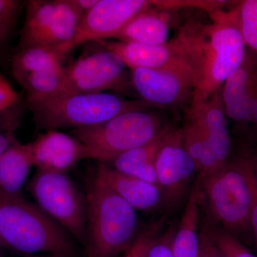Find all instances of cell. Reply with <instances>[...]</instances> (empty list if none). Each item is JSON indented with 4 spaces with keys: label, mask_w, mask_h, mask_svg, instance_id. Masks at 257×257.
Returning a JSON list of instances; mask_svg holds the SVG:
<instances>
[{
    "label": "cell",
    "mask_w": 257,
    "mask_h": 257,
    "mask_svg": "<svg viewBox=\"0 0 257 257\" xmlns=\"http://www.w3.org/2000/svg\"><path fill=\"white\" fill-rule=\"evenodd\" d=\"M212 22L189 25L199 60V81L192 104L208 100L242 63L246 48L240 31L237 6L211 13Z\"/></svg>",
    "instance_id": "6da1fadb"
},
{
    "label": "cell",
    "mask_w": 257,
    "mask_h": 257,
    "mask_svg": "<svg viewBox=\"0 0 257 257\" xmlns=\"http://www.w3.org/2000/svg\"><path fill=\"white\" fill-rule=\"evenodd\" d=\"M87 257H116L138 239L137 211L94 174L86 185Z\"/></svg>",
    "instance_id": "7a4b0ae2"
},
{
    "label": "cell",
    "mask_w": 257,
    "mask_h": 257,
    "mask_svg": "<svg viewBox=\"0 0 257 257\" xmlns=\"http://www.w3.org/2000/svg\"><path fill=\"white\" fill-rule=\"evenodd\" d=\"M72 237L23 196L0 194V240L3 247L28 256L50 253L71 257L75 252Z\"/></svg>",
    "instance_id": "3957f363"
},
{
    "label": "cell",
    "mask_w": 257,
    "mask_h": 257,
    "mask_svg": "<svg viewBox=\"0 0 257 257\" xmlns=\"http://www.w3.org/2000/svg\"><path fill=\"white\" fill-rule=\"evenodd\" d=\"M37 130L95 126L126 111L153 107L143 100H128L109 93L67 94L27 101Z\"/></svg>",
    "instance_id": "277c9868"
},
{
    "label": "cell",
    "mask_w": 257,
    "mask_h": 257,
    "mask_svg": "<svg viewBox=\"0 0 257 257\" xmlns=\"http://www.w3.org/2000/svg\"><path fill=\"white\" fill-rule=\"evenodd\" d=\"M170 128L160 115L140 109L95 126L74 128L72 133L94 152L98 162L109 164L124 152L152 143Z\"/></svg>",
    "instance_id": "5b68a950"
},
{
    "label": "cell",
    "mask_w": 257,
    "mask_h": 257,
    "mask_svg": "<svg viewBox=\"0 0 257 257\" xmlns=\"http://www.w3.org/2000/svg\"><path fill=\"white\" fill-rule=\"evenodd\" d=\"M201 181L211 211L225 231L238 239L251 229L250 215L257 189L251 162L227 163Z\"/></svg>",
    "instance_id": "8992f818"
},
{
    "label": "cell",
    "mask_w": 257,
    "mask_h": 257,
    "mask_svg": "<svg viewBox=\"0 0 257 257\" xmlns=\"http://www.w3.org/2000/svg\"><path fill=\"white\" fill-rule=\"evenodd\" d=\"M36 204L45 214L85 244L86 197L67 173L37 170L28 184Z\"/></svg>",
    "instance_id": "52a82bcc"
},
{
    "label": "cell",
    "mask_w": 257,
    "mask_h": 257,
    "mask_svg": "<svg viewBox=\"0 0 257 257\" xmlns=\"http://www.w3.org/2000/svg\"><path fill=\"white\" fill-rule=\"evenodd\" d=\"M134 89L152 106L178 108L192 104L199 84V72L189 64L160 69H131Z\"/></svg>",
    "instance_id": "ba28073f"
},
{
    "label": "cell",
    "mask_w": 257,
    "mask_h": 257,
    "mask_svg": "<svg viewBox=\"0 0 257 257\" xmlns=\"http://www.w3.org/2000/svg\"><path fill=\"white\" fill-rule=\"evenodd\" d=\"M125 67L119 56L104 47L82 55L64 67L62 93L94 94L120 89L126 84Z\"/></svg>",
    "instance_id": "9c48e42d"
},
{
    "label": "cell",
    "mask_w": 257,
    "mask_h": 257,
    "mask_svg": "<svg viewBox=\"0 0 257 257\" xmlns=\"http://www.w3.org/2000/svg\"><path fill=\"white\" fill-rule=\"evenodd\" d=\"M98 43L119 56L130 70L168 68L189 64L199 72L197 56L189 37L182 30L175 38L164 45H150L121 41Z\"/></svg>",
    "instance_id": "30bf717a"
},
{
    "label": "cell",
    "mask_w": 257,
    "mask_h": 257,
    "mask_svg": "<svg viewBox=\"0 0 257 257\" xmlns=\"http://www.w3.org/2000/svg\"><path fill=\"white\" fill-rule=\"evenodd\" d=\"M151 6L152 2L147 0H99L83 15L68 52L86 42L114 38L134 17Z\"/></svg>",
    "instance_id": "8fae6325"
},
{
    "label": "cell",
    "mask_w": 257,
    "mask_h": 257,
    "mask_svg": "<svg viewBox=\"0 0 257 257\" xmlns=\"http://www.w3.org/2000/svg\"><path fill=\"white\" fill-rule=\"evenodd\" d=\"M155 167L157 182L166 199L177 202L197 173L194 161L184 148L182 128H170L166 134L157 152Z\"/></svg>",
    "instance_id": "7c38bea8"
},
{
    "label": "cell",
    "mask_w": 257,
    "mask_h": 257,
    "mask_svg": "<svg viewBox=\"0 0 257 257\" xmlns=\"http://www.w3.org/2000/svg\"><path fill=\"white\" fill-rule=\"evenodd\" d=\"M37 170L67 173L84 160H97L94 152L78 139L58 130H49L28 144Z\"/></svg>",
    "instance_id": "4fadbf2b"
},
{
    "label": "cell",
    "mask_w": 257,
    "mask_h": 257,
    "mask_svg": "<svg viewBox=\"0 0 257 257\" xmlns=\"http://www.w3.org/2000/svg\"><path fill=\"white\" fill-rule=\"evenodd\" d=\"M226 116L247 126L251 103L257 97V55L246 50L242 63L221 89Z\"/></svg>",
    "instance_id": "5bb4252c"
},
{
    "label": "cell",
    "mask_w": 257,
    "mask_h": 257,
    "mask_svg": "<svg viewBox=\"0 0 257 257\" xmlns=\"http://www.w3.org/2000/svg\"><path fill=\"white\" fill-rule=\"evenodd\" d=\"M94 174L137 211L155 210L167 200L160 186L124 175L107 164L99 162Z\"/></svg>",
    "instance_id": "9a60e30c"
},
{
    "label": "cell",
    "mask_w": 257,
    "mask_h": 257,
    "mask_svg": "<svg viewBox=\"0 0 257 257\" xmlns=\"http://www.w3.org/2000/svg\"><path fill=\"white\" fill-rule=\"evenodd\" d=\"M170 15L167 10L150 8L134 17L116 35L118 41L160 45L168 42Z\"/></svg>",
    "instance_id": "2e32d148"
},
{
    "label": "cell",
    "mask_w": 257,
    "mask_h": 257,
    "mask_svg": "<svg viewBox=\"0 0 257 257\" xmlns=\"http://www.w3.org/2000/svg\"><path fill=\"white\" fill-rule=\"evenodd\" d=\"M190 109L198 115L206 133L218 163L221 167L228 163L231 150V141L221 90L202 104L191 105Z\"/></svg>",
    "instance_id": "e0dca14e"
},
{
    "label": "cell",
    "mask_w": 257,
    "mask_h": 257,
    "mask_svg": "<svg viewBox=\"0 0 257 257\" xmlns=\"http://www.w3.org/2000/svg\"><path fill=\"white\" fill-rule=\"evenodd\" d=\"M32 167L28 144L17 140L0 158V194L23 196L22 191Z\"/></svg>",
    "instance_id": "ac0fdd59"
},
{
    "label": "cell",
    "mask_w": 257,
    "mask_h": 257,
    "mask_svg": "<svg viewBox=\"0 0 257 257\" xmlns=\"http://www.w3.org/2000/svg\"><path fill=\"white\" fill-rule=\"evenodd\" d=\"M188 121L182 130L184 148L192 157L200 180L221 168L218 163L202 121L189 109Z\"/></svg>",
    "instance_id": "d6986e66"
},
{
    "label": "cell",
    "mask_w": 257,
    "mask_h": 257,
    "mask_svg": "<svg viewBox=\"0 0 257 257\" xmlns=\"http://www.w3.org/2000/svg\"><path fill=\"white\" fill-rule=\"evenodd\" d=\"M169 130L152 143L121 154L107 165L124 175L159 185L155 162L157 152Z\"/></svg>",
    "instance_id": "ffe728a7"
},
{
    "label": "cell",
    "mask_w": 257,
    "mask_h": 257,
    "mask_svg": "<svg viewBox=\"0 0 257 257\" xmlns=\"http://www.w3.org/2000/svg\"><path fill=\"white\" fill-rule=\"evenodd\" d=\"M82 17L72 0H55V15L42 46L55 49L64 57L68 53Z\"/></svg>",
    "instance_id": "44dd1931"
},
{
    "label": "cell",
    "mask_w": 257,
    "mask_h": 257,
    "mask_svg": "<svg viewBox=\"0 0 257 257\" xmlns=\"http://www.w3.org/2000/svg\"><path fill=\"white\" fill-rule=\"evenodd\" d=\"M199 192L193 189L172 241L175 257H200L201 237L198 232Z\"/></svg>",
    "instance_id": "7402d4cb"
},
{
    "label": "cell",
    "mask_w": 257,
    "mask_h": 257,
    "mask_svg": "<svg viewBox=\"0 0 257 257\" xmlns=\"http://www.w3.org/2000/svg\"><path fill=\"white\" fill-rule=\"evenodd\" d=\"M25 5L26 16L18 51L42 46L55 12V0H30Z\"/></svg>",
    "instance_id": "603a6c76"
},
{
    "label": "cell",
    "mask_w": 257,
    "mask_h": 257,
    "mask_svg": "<svg viewBox=\"0 0 257 257\" xmlns=\"http://www.w3.org/2000/svg\"><path fill=\"white\" fill-rule=\"evenodd\" d=\"M64 56L52 47L37 46L17 51L12 60L15 79L42 71L60 68Z\"/></svg>",
    "instance_id": "cb8c5ba5"
},
{
    "label": "cell",
    "mask_w": 257,
    "mask_h": 257,
    "mask_svg": "<svg viewBox=\"0 0 257 257\" xmlns=\"http://www.w3.org/2000/svg\"><path fill=\"white\" fill-rule=\"evenodd\" d=\"M64 67L42 71L15 79L25 89L27 101L46 99L62 93Z\"/></svg>",
    "instance_id": "d4e9b609"
},
{
    "label": "cell",
    "mask_w": 257,
    "mask_h": 257,
    "mask_svg": "<svg viewBox=\"0 0 257 257\" xmlns=\"http://www.w3.org/2000/svg\"><path fill=\"white\" fill-rule=\"evenodd\" d=\"M240 31L246 48L257 55V0H245L237 5Z\"/></svg>",
    "instance_id": "484cf974"
},
{
    "label": "cell",
    "mask_w": 257,
    "mask_h": 257,
    "mask_svg": "<svg viewBox=\"0 0 257 257\" xmlns=\"http://www.w3.org/2000/svg\"><path fill=\"white\" fill-rule=\"evenodd\" d=\"M175 231L176 227L172 226L158 237L152 236L142 257H175L172 251V241Z\"/></svg>",
    "instance_id": "4316f807"
},
{
    "label": "cell",
    "mask_w": 257,
    "mask_h": 257,
    "mask_svg": "<svg viewBox=\"0 0 257 257\" xmlns=\"http://www.w3.org/2000/svg\"><path fill=\"white\" fill-rule=\"evenodd\" d=\"M213 236L227 257H256L239 239L226 231H218Z\"/></svg>",
    "instance_id": "83f0119b"
},
{
    "label": "cell",
    "mask_w": 257,
    "mask_h": 257,
    "mask_svg": "<svg viewBox=\"0 0 257 257\" xmlns=\"http://www.w3.org/2000/svg\"><path fill=\"white\" fill-rule=\"evenodd\" d=\"M23 5L20 0H0V26L12 32Z\"/></svg>",
    "instance_id": "f1b7e54d"
},
{
    "label": "cell",
    "mask_w": 257,
    "mask_h": 257,
    "mask_svg": "<svg viewBox=\"0 0 257 257\" xmlns=\"http://www.w3.org/2000/svg\"><path fill=\"white\" fill-rule=\"evenodd\" d=\"M23 117L20 103L9 109L0 111V133L14 132L21 123Z\"/></svg>",
    "instance_id": "f546056e"
},
{
    "label": "cell",
    "mask_w": 257,
    "mask_h": 257,
    "mask_svg": "<svg viewBox=\"0 0 257 257\" xmlns=\"http://www.w3.org/2000/svg\"><path fill=\"white\" fill-rule=\"evenodd\" d=\"M21 96L0 73V111L9 109L20 103Z\"/></svg>",
    "instance_id": "4dcf8cb0"
},
{
    "label": "cell",
    "mask_w": 257,
    "mask_h": 257,
    "mask_svg": "<svg viewBox=\"0 0 257 257\" xmlns=\"http://www.w3.org/2000/svg\"><path fill=\"white\" fill-rule=\"evenodd\" d=\"M200 257H227L218 246L214 236H203L201 238Z\"/></svg>",
    "instance_id": "1f68e13d"
},
{
    "label": "cell",
    "mask_w": 257,
    "mask_h": 257,
    "mask_svg": "<svg viewBox=\"0 0 257 257\" xmlns=\"http://www.w3.org/2000/svg\"><path fill=\"white\" fill-rule=\"evenodd\" d=\"M152 234L150 233H146L140 235L138 239L136 240L135 243L131 248L123 253L120 257H142L143 256L144 251L146 248L147 243L150 239H151Z\"/></svg>",
    "instance_id": "d6a6232c"
},
{
    "label": "cell",
    "mask_w": 257,
    "mask_h": 257,
    "mask_svg": "<svg viewBox=\"0 0 257 257\" xmlns=\"http://www.w3.org/2000/svg\"><path fill=\"white\" fill-rule=\"evenodd\" d=\"M17 140L14 132L0 133V158Z\"/></svg>",
    "instance_id": "836d02e7"
},
{
    "label": "cell",
    "mask_w": 257,
    "mask_h": 257,
    "mask_svg": "<svg viewBox=\"0 0 257 257\" xmlns=\"http://www.w3.org/2000/svg\"><path fill=\"white\" fill-rule=\"evenodd\" d=\"M98 2L99 0H72V3L83 15L93 9Z\"/></svg>",
    "instance_id": "e575fe53"
},
{
    "label": "cell",
    "mask_w": 257,
    "mask_h": 257,
    "mask_svg": "<svg viewBox=\"0 0 257 257\" xmlns=\"http://www.w3.org/2000/svg\"><path fill=\"white\" fill-rule=\"evenodd\" d=\"M250 228L252 231L257 245V189L255 193L252 209H251V215H250Z\"/></svg>",
    "instance_id": "d590c367"
},
{
    "label": "cell",
    "mask_w": 257,
    "mask_h": 257,
    "mask_svg": "<svg viewBox=\"0 0 257 257\" xmlns=\"http://www.w3.org/2000/svg\"><path fill=\"white\" fill-rule=\"evenodd\" d=\"M248 125H251L257 133V97L251 103L248 116Z\"/></svg>",
    "instance_id": "8d00e7d4"
},
{
    "label": "cell",
    "mask_w": 257,
    "mask_h": 257,
    "mask_svg": "<svg viewBox=\"0 0 257 257\" xmlns=\"http://www.w3.org/2000/svg\"><path fill=\"white\" fill-rule=\"evenodd\" d=\"M10 31L0 26V56L5 50V45L10 36Z\"/></svg>",
    "instance_id": "74e56055"
},
{
    "label": "cell",
    "mask_w": 257,
    "mask_h": 257,
    "mask_svg": "<svg viewBox=\"0 0 257 257\" xmlns=\"http://www.w3.org/2000/svg\"><path fill=\"white\" fill-rule=\"evenodd\" d=\"M252 163L253 173H254L255 179H256V182L257 184V160L255 162H251Z\"/></svg>",
    "instance_id": "f35d334b"
},
{
    "label": "cell",
    "mask_w": 257,
    "mask_h": 257,
    "mask_svg": "<svg viewBox=\"0 0 257 257\" xmlns=\"http://www.w3.org/2000/svg\"><path fill=\"white\" fill-rule=\"evenodd\" d=\"M3 243L1 242V240H0V257H3Z\"/></svg>",
    "instance_id": "ab89813d"
},
{
    "label": "cell",
    "mask_w": 257,
    "mask_h": 257,
    "mask_svg": "<svg viewBox=\"0 0 257 257\" xmlns=\"http://www.w3.org/2000/svg\"><path fill=\"white\" fill-rule=\"evenodd\" d=\"M51 257H69V256H60V255H52V256Z\"/></svg>",
    "instance_id": "60d3db41"
}]
</instances>
